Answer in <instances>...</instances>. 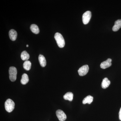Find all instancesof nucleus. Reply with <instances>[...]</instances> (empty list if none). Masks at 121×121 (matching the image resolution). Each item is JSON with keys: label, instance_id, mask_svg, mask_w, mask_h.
<instances>
[{"label": "nucleus", "instance_id": "obj_12", "mask_svg": "<svg viewBox=\"0 0 121 121\" xmlns=\"http://www.w3.org/2000/svg\"><path fill=\"white\" fill-rule=\"evenodd\" d=\"M29 81L28 75L27 74L24 73L22 75V78L21 80V82L23 85H25Z\"/></svg>", "mask_w": 121, "mask_h": 121}, {"label": "nucleus", "instance_id": "obj_3", "mask_svg": "<svg viewBox=\"0 0 121 121\" xmlns=\"http://www.w3.org/2000/svg\"><path fill=\"white\" fill-rule=\"evenodd\" d=\"M17 69L14 67H11L9 70V78L12 82H15L16 80L17 75Z\"/></svg>", "mask_w": 121, "mask_h": 121}, {"label": "nucleus", "instance_id": "obj_8", "mask_svg": "<svg viewBox=\"0 0 121 121\" xmlns=\"http://www.w3.org/2000/svg\"><path fill=\"white\" fill-rule=\"evenodd\" d=\"M9 38L12 41H15L16 39L17 36V33L16 31L14 29H11L9 32Z\"/></svg>", "mask_w": 121, "mask_h": 121}, {"label": "nucleus", "instance_id": "obj_15", "mask_svg": "<svg viewBox=\"0 0 121 121\" xmlns=\"http://www.w3.org/2000/svg\"><path fill=\"white\" fill-rule=\"evenodd\" d=\"M93 97L91 95H89L84 98L82 101V103L83 104H85L88 103L91 104L93 101Z\"/></svg>", "mask_w": 121, "mask_h": 121}, {"label": "nucleus", "instance_id": "obj_1", "mask_svg": "<svg viewBox=\"0 0 121 121\" xmlns=\"http://www.w3.org/2000/svg\"><path fill=\"white\" fill-rule=\"evenodd\" d=\"M54 37L59 47L63 48L65 45V41L62 35L59 33H56L55 34Z\"/></svg>", "mask_w": 121, "mask_h": 121}, {"label": "nucleus", "instance_id": "obj_18", "mask_svg": "<svg viewBox=\"0 0 121 121\" xmlns=\"http://www.w3.org/2000/svg\"><path fill=\"white\" fill-rule=\"evenodd\" d=\"M119 119L121 121V108L120 109L119 113Z\"/></svg>", "mask_w": 121, "mask_h": 121}, {"label": "nucleus", "instance_id": "obj_5", "mask_svg": "<svg viewBox=\"0 0 121 121\" xmlns=\"http://www.w3.org/2000/svg\"><path fill=\"white\" fill-rule=\"evenodd\" d=\"M89 70V66L87 65H84L79 69L78 70V73L80 76H83L87 74Z\"/></svg>", "mask_w": 121, "mask_h": 121}, {"label": "nucleus", "instance_id": "obj_13", "mask_svg": "<svg viewBox=\"0 0 121 121\" xmlns=\"http://www.w3.org/2000/svg\"><path fill=\"white\" fill-rule=\"evenodd\" d=\"M30 29L31 31L35 34H38L39 33V27L37 25L35 24H33L31 25Z\"/></svg>", "mask_w": 121, "mask_h": 121}, {"label": "nucleus", "instance_id": "obj_14", "mask_svg": "<svg viewBox=\"0 0 121 121\" xmlns=\"http://www.w3.org/2000/svg\"><path fill=\"white\" fill-rule=\"evenodd\" d=\"M73 94L71 92H68L64 95L63 98L65 100H68L70 101H72L73 99Z\"/></svg>", "mask_w": 121, "mask_h": 121}, {"label": "nucleus", "instance_id": "obj_10", "mask_svg": "<svg viewBox=\"0 0 121 121\" xmlns=\"http://www.w3.org/2000/svg\"><path fill=\"white\" fill-rule=\"evenodd\" d=\"M39 60L40 64L42 67H45L47 64L46 59L44 56L42 55L39 56Z\"/></svg>", "mask_w": 121, "mask_h": 121}, {"label": "nucleus", "instance_id": "obj_11", "mask_svg": "<svg viewBox=\"0 0 121 121\" xmlns=\"http://www.w3.org/2000/svg\"><path fill=\"white\" fill-rule=\"evenodd\" d=\"M110 84V82L108 78H105L103 80L101 84L102 88L104 89H106Z\"/></svg>", "mask_w": 121, "mask_h": 121}, {"label": "nucleus", "instance_id": "obj_19", "mask_svg": "<svg viewBox=\"0 0 121 121\" xmlns=\"http://www.w3.org/2000/svg\"><path fill=\"white\" fill-rule=\"evenodd\" d=\"M26 47H29V45L27 44V45H26Z\"/></svg>", "mask_w": 121, "mask_h": 121}, {"label": "nucleus", "instance_id": "obj_17", "mask_svg": "<svg viewBox=\"0 0 121 121\" xmlns=\"http://www.w3.org/2000/svg\"><path fill=\"white\" fill-rule=\"evenodd\" d=\"M31 62L29 60H26L24 62L23 66L24 69H25L27 71L29 70L31 68Z\"/></svg>", "mask_w": 121, "mask_h": 121}, {"label": "nucleus", "instance_id": "obj_6", "mask_svg": "<svg viewBox=\"0 0 121 121\" xmlns=\"http://www.w3.org/2000/svg\"><path fill=\"white\" fill-rule=\"evenodd\" d=\"M56 114L58 119L60 121H64L66 119V115L61 110H58L56 111Z\"/></svg>", "mask_w": 121, "mask_h": 121}, {"label": "nucleus", "instance_id": "obj_9", "mask_svg": "<svg viewBox=\"0 0 121 121\" xmlns=\"http://www.w3.org/2000/svg\"><path fill=\"white\" fill-rule=\"evenodd\" d=\"M121 28V19L117 20L115 22L114 25L113 26L112 30L113 31H118Z\"/></svg>", "mask_w": 121, "mask_h": 121}, {"label": "nucleus", "instance_id": "obj_2", "mask_svg": "<svg viewBox=\"0 0 121 121\" xmlns=\"http://www.w3.org/2000/svg\"><path fill=\"white\" fill-rule=\"evenodd\" d=\"M5 108L7 112H11L15 108V103L12 99H9L5 103Z\"/></svg>", "mask_w": 121, "mask_h": 121}, {"label": "nucleus", "instance_id": "obj_16", "mask_svg": "<svg viewBox=\"0 0 121 121\" xmlns=\"http://www.w3.org/2000/svg\"><path fill=\"white\" fill-rule=\"evenodd\" d=\"M21 58L22 60H27L29 59L30 56L26 51H24L21 53Z\"/></svg>", "mask_w": 121, "mask_h": 121}, {"label": "nucleus", "instance_id": "obj_4", "mask_svg": "<svg viewBox=\"0 0 121 121\" xmlns=\"http://www.w3.org/2000/svg\"><path fill=\"white\" fill-rule=\"evenodd\" d=\"M91 12L90 11H87L84 13L83 15L82 19L83 23L86 25L90 22L91 17Z\"/></svg>", "mask_w": 121, "mask_h": 121}, {"label": "nucleus", "instance_id": "obj_7", "mask_svg": "<svg viewBox=\"0 0 121 121\" xmlns=\"http://www.w3.org/2000/svg\"><path fill=\"white\" fill-rule=\"evenodd\" d=\"M112 59L110 58L108 59L107 60L102 62L100 65V67L103 69H105L110 67L112 65L111 63Z\"/></svg>", "mask_w": 121, "mask_h": 121}]
</instances>
